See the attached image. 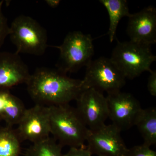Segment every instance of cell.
I'll use <instances>...</instances> for the list:
<instances>
[{
    "mask_svg": "<svg viewBox=\"0 0 156 156\" xmlns=\"http://www.w3.org/2000/svg\"><path fill=\"white\" fill-rule=\"evenodd\" d=\"M45 2L50 8H56L59 5L61 1L59 0H46Z\"/></svg>",
    "mask_w": 156,
    "mask_h": 156,
    "instance_id": "cell-22",
    "label": "cell"
},
{
    "mask_svg": "<svg viewBox=\"0 0 156 156\" xmlns=\"http://www.w3.org/2000/svg\"><path fill=\"white\" fill-rule=\"evenodd\" d=\"M134 126L140 132L144 145L151 147L156 144V108L154 107L142 109L136 118Z\"/></svg>",
    "mask_w": 156,
    "mask_h": 156,
    "instance_id": "cell-14",
    "label": "cell"
},
{
    "mask_svg": "<svg viewBox=\"0 0 156 156\" xmlns=\"http://www.w3.org/2000/svg\"><path fill=\"white\" fill-rule=\"evenodd\" d=\"M60 145L50 136L40 142L33 144L26 151L25 156H62Z\"/></svg>",
    "mask_w": 156,
    "mask_h": 156,
    "instance_id": "cell-17",
    "label": "cell"
},
{
    "mask_svg": "<svg viewBox=\"0 0 156 156\" xmlns=\"http://www.w3.org/2000/svg\"><path fill=\"white\" fill-rule=\"evenodd\" d=\"M30 75L28 67L19 54L0 51V91L26 84Z\"/></svg>",
    "mask_w": 156,
    "mask_h": 156,
    "instance_id": "cell-12",
    "label": "cell"
},
{
    "mask_svg": "<svg viewBox=\"0 0 156 156\" xmlns=\"http://www.w3.org/2000/svg\"><path fill=\"white\" fill-rule=\"evenodd\" d=\"M86 68L82 80L83 90L94 89L109 94L121 91L126 84V78L110 58L101 57L92 60Z\"/></svg>",
    "mask_w": 156,
    "mask_h": 156,
    "instance_id": "cell-6",
    "label": "cell"
},
{
    "mask_svg": "<svg viewBox=\"0 0 156 156\" xmlns=\"http://www.w3.org/2000/svg\"><path fill=\"white\" fill-rule=\"evenodd\" d=\"M1 120H2V119H1V118H0V121H1Z\"/></svg>",
    "mask_w": 156,
    "mask_h": 156,
    "instance_id": "cell-23",
    "label": "cell"
},
{
    "mask_svg": "<svg viewBox=\"0 0 156 156\" xmlns=\"http://www.w3.org/2000/svg\"><path fill=\"white\" fill-rule=\"evenodd\" d=\"M92 154L87 146L81 147L70 148L68 152L62 156H92Z\"/></svg>",
    "mask_w": 156,
    "mask_h": 156,
    "instance_id": "cell-20",
    "label": "cell"
},
{
    "mask_svg": "<svg viewBox=\"0 0 156 156\" xmlns=\"http://www.w3.org/2000/svg\"><path fill=\"white\" fill-rule=\"evenodd\" d=\"M121 131L112 124L98 129H89L87 147L92 154L98 156H126L128 149L121 135Z\"/></svg>",
    "mask_w": 156,
    "mask_h": 156,
    "instance_id": "cell-9",
    "label": "cell"
},
{
    "mask_svg": "<svg viewBox=\"0 0 156 156\" xmlns=\"http://www.w3.org/2000/svg\"><path fill=\"white\" fill-rule=\"evenodd\" d=\"M149 147L143 144L128 149L126 156H156V152Z\"/></svg>",
    "mask_w": 156,
    "mask_h": 156,
    "instance_id": "cell-18",
    "label": "cell"
},
{
    "mask_svg": "<svg viewBox=\"0 0 156 156\" xmlns=\"http://www.w3.org/2000/svg\"><path fill=\"white\" fill-rule=\"evenodd\" d=\"M99 2L106 9L109 18L108 34L110 41L114 40L118 24L121 20L130 16L128 2L126 0H100Z\"/></svg>",
    "mask_w": 156,
    "mask_h": 156,
    "instance_id": "cell-15",
    "label": "cell"
},
{
    "mask_svg": "<svg viewBox=\"0 0 156 156\" xmlns=\"http://www.w3.org/2000/svg\"><path fill=\"white\" fill-rule=\"evenodd\" d=\"M110 59L126 78L134 79L145 71L151 73V66L155 61L151 46L129 41H118Z\"/></svg>",
    "mask_w": 156,
    "mask_h": 156,
    "instance_id": "cell-3",
    "label": "cell"
},
{
    "mask_svg": "<svg viewBox=\"0 0 156 156\" xmlns=\"http://www.w3.org/2000/svg\"><path fill=\"white\" fill-rule=\"evenodd\" d=\"M130 41L151 46L156 43V9L149 6L128 17Z\"/></svg>",
    "mask_w": 156,
    "mask_h": 156,
    "instance_id": "cell-11",
    "label": "cell"
},
{
    "mask_svg": "<svg viewBox=\"0 0 156 156\" xmlns=\"http://www.w3.org/2000/svg\"><path fill=\"white\" fill-rule=\"evenodd\" d=\"M21 142L12 127L0 128V156H19Z\"/></svg>",
    "mask_w": 156,
    "mask_h": 156,
    "instance_id": "cell-16",
    "label": "cell"
},
{
    "mask_svg": "<svg viewBox=\"0 0 156 156\" xmlns=\"http://www.w3.org/2000/svg\"><path fill=\"white\" fill-rule=\"evenodd\" d=\"M76 101V110L89 130H95L105 125L108 109L103 93L94 89H85Z\"/></svg>",
    "mask_w": 156,
    "mask_h": 156,
    "instance_id": "cell-10",
    "label": "cell"
},
{
    "mask_svg": "<svg viewBox=\"0 0 156 156\" xmlns=\"http://www.w3.org/2000/svg\"><path fill=\"white\" fill-rule=\"evenodd\" d=\"M16 47V53L41 56L48 48L46 30L32 17L17 16L9 26V35Z\"/></svg>",
    "mask_w": 156,
    "mask_h": 156,
    "instance_id": "cell-4",
    "label": "cell"
},
{
    "mask_svg": "<svg viewBox=\"0 0 156 156\" xmlns=\"http://www.w3.org/2000/svg\"><path fill=\"white\" fill-rule=\"evenodd\" d=\"M17 126L15 130L21 141L34 144L47 139L51 134L50 108L36 104L26 109Z\"/></svg>",
    "mask_w": 156,
    "mask_h": 156,
    "instance_id": "cell-7",
    "label": "cell"
},
{
    "mask_svg": "<svg viewBox=\"0 0 156 156\" xmlns=\"http://www.w3.org/2000/svg\"><path fill=\"white\" fill-rule=\"evenodd\" d=\"M106 98L112 124L121 131L134 126L142 109L139 101L131 93L121 91L108 94Z\"/></svg>",
    "mask_w": 156,
    "mask_h": 156,
    "instance_id": "cell-8",
    "label": "cell"
},
{
    "mask_svg": "<svg viewBox=\"0 0 156 156\" xmlns=\"http://www.w3.org/2000/svg\"><path fill=\"white\" fill-rule=\"evenodd\" d=\"M55 48L60 52L57 69L66 74L87 67L94 54L92 37L80 31L68 34L62 44Z\"/></svg>",
    "mask_w": 156,
    "mask_h": 156,
    "instance_id": "cell-5",
    "label": "cell"
},
{
    "mask_svg": "<svg viewBox=\"0 0 156 156\" xmlns=\"http://www.w3.org/2000/svg\"><path fill=\"white\" fill-rule=\"evenodd\" d=\"M26 84L36 104L49 107L69 104L84 90L82 80L72 79L57 69L49 68H37Z\"/></svg>",
    "mask_w": 156,
    "mask_h": 156,
    "instance_id": "cell-1",
    "label": "cell"
},
{
    "mask_svg": "<svg viewBox=\"0 0 156 156\" xmlns=\"http://www.w3.org/2000/svg\"><path fill=\"white\" fill-rule=\"evenodd\" d=\"M150 73L147 82V89L150 94L153 96H156V71L152 70Z\"/></svg>",
    "mask_w": 156,
    "mask_h": 156,
    "instance_id": "cell-21",
    "label": "cell"
},
{
    "mask_svg": "<svg viewBox=\"0 0 156 156\" xmlns=\"http://www.w3.org/2000/svg\"><path fill=\"white\" fill-rule=\"evenodd\" d=\"M26 109L22 101L9 90L0 91V118L7 126H17Z\"/></svg>",
    "mask_w": 156,
    "mask_h": 156,
    "instance_id": "cell-13",
    "label": "cell"
},
{
    "mask_svg": "<svg viewBox=\"0 0 156 156\" xmlns=\"http://www.w3.org/2000/svg\"><path fill=\"white\" fill-rule=\"evenodd\" d=\"M50 108L51 134L62 147L84 146L89 129L76 108L69 104Z\"/></svg>",
    "mask_w": 156,
    "mask_h": 156,
    "instance_id": "cell-2",
    "label": "cell"
},
{
    "mask_svg": "<svg viewBox=\"0 0 156 156\" xmlns=\"http://www.w3.org/2000/svg\"><path fill=\"white\" fill-rule=\"evenodd\" d=\"M3 1L0 2V49L4 44L6 37L9 32V26L8 20L4 15L2 11Z\"/></svg>",
    "mask_w": 156,
    "mask_h": 156,
    "instance_id": "cell-19",
    "label": "cell"
}]
</instances>
